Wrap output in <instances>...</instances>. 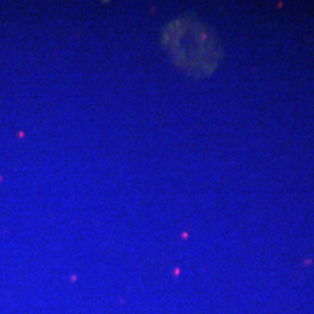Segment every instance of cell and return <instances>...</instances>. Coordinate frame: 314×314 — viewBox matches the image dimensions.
<instances>
[{"mask_svg":"<svg viewBox=\"0 0 314 314\" xmlns=\"http://www.w3.org/2000/svg\"><path fill=\"white\" fill-rule=\"evenodd\" d=\"M162 44L172 63L193 78L212 75L222 58L215 34L194 16H179L170 21L162 33Z\"/></svg>","mask_w":314,"mask_h":314,"instance_id":"1","label":"cell"}]
</instances>
